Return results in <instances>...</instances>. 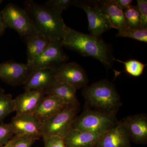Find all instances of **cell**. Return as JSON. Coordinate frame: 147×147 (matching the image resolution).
I'll return each mask as SVG.
<instances>
[{"label": "cell", "mask_w": 147, "mask_h": 147, "mask_svg": "<svg viewBox=\"0 0 147 147\" xmlns=\"http://www.w3.org/2000/svg\"><path fill=\"white\" fill-rule=\"evenodd\" d=\"M60 42L63 47L95 58L106 68H112L115 58L112 49L100 37L80 32L66 25Z\"/></svg>", "instance_id": "cell-1"}, {"label": "cell", "mask_w": 147, "mask_h": 147, "mask_svg": "<svg viewBox=\"0 0 147 147\" xmlns=\"http://www.w3.org/2000/svg\"><path fill=\"white\" fill-rule=\"evenodd\" d=\"M24 5L38 34L51 42L61 41L66 26L62 14L31 0L26 1Z\"/></svg>", "instance_id": "cell-2"}, {"label": "cell", "mask_w": 147, "mask_h": 147, "mask_svg": "<svg viewBox=\"0 0 147 147\" xmlns=\"http://www.w3.org/2000/svg\"><path fill=\"white\" fill-rule=\"evenodd\" d=\"M82 94L85 106L101 113L117 115L122 105L115 85L105 79L84 87Z\"/></svg>", "instance_id": "cell-3"}, {"label": "cell", "mask_w": 147, "mask_h": 147, "mask_svg": "<svg viewBox=\"0 0 147 147\" xmlns=\"http://www.w3.org/2000/svg\"><path fill=\"white\" fill-rule=\"evenodd\" d=\"M119 122L117 115L95 111L84 105L82 114L77 116L74 121L71 129H79L102 135L117 126Z\"/></svg>", "instance_id": "cell-4"}, {"label": "cell", "mask_w": 147, "mask_h": 147, "mask_svg": "<svg viewBox=\"0 0 147 147\" xmlns=\"http://www.w3.org/2000/svg\"><path fill=\"white\" fill-rule=\"evenodd\" d=\"M80 110V103L66 106L53 117L41 124L42 137L59 136L64 138Z\"/></svg>", "instance_id": "cell-5"}, {"label": "cell", "mask_w": 147, "mask_h": 147, "mask_svg": "<svg viewBox=\"0 0 147 147\" xmlns=\"http://www.w3.org/2000/svg\"><path fill=\"white\" fill-rule=\"evenodd\" d=\"M1 11L7 28L13 29L24 38L39 34L25 8L9 3Z\"/></svg>", "instance_id": "cell-6"}, {"label": "cell", "mask_w": 147, "mask_h": 147, "mask_svg": "<svg viewBox=\"0 0 147 147\" xmlns=\"http://www.w3.org/2000/svg\"><path fill=\"white\" fill-rule=\"evenodd\" d=\"M73 5L86 13L89 31L92 35L100 37L103 33L113 28L100 1L74 0Z\"/></svg>", "instance_id": "cell-7"}, {"label": "cell", "mask_w": 147, "mask_h": 147, "mask_svg": "<svg viewBox=\"0 0 147 147\" xmlns=\"http://www.w3.org/2000/svg\"><path fill=\"white\" fill-rule=\"evenodd\" d=\"M55 77L57 82L69 84L77 90L86 86L89 82L85 69L74 62L66 63L56 69Z\"/></svg>", "instance_id": "cell-8"}, {"label": "cell", "mask_w": 147, "mask_h": 147, "mask_svg": "<svg viewBox=\"0 0 147 147\" xmlns=\"http://www.w3.org/2000/svg\"><path fill=\"white\" fill-rule=\"evenodd\" d=\"M33 70L29 64L7 61L0 63V79L12 86L24 85Z\"/></svg>", "instance_id": "cell-9"}, {"label": "cell", "mask_w": 147, "mask_h": 147, "mask_svg": "<svg viewBox=\"0 0 147 147\" xmlns=\"http://www.w3.org/2000/svg\"><path fill=\"white\" fill-rule=\"evenodd\" d=\"M63 47L60 41L52 42L41 55L29 64L33 70L39 69H56L66 63L68 59Z\"/></svg>", "instance_id": "cell-10"}, {"label": "cell", "mask_w": 147, "mask_h": 147, "mask_svg": "<svg viewBox=\"0 0 147 147\" xmlns=\"http://www.w3.org/2000/svg\"><path fill=\"white\" fill-rule=\"evenodd\" d=\"M9 124L16 137L36 141L42 137L41 124L32 114L16 115Z\"/></svg>", "instance_id": "cell-11"}, {"label": "cell", "mask_w": 147, "mask_h": 147, "mask_svg": "<svg viewBox=\"0 0 147 147\" xmlns=\"http://www.w3.org/2000/svg\"><path fill=\"white\" fill-rule=\"evenodd\" d=\"M120 123L126 129L131 141L137 144H146L147 116L146 114L127 116Z\"/></svg>", "instance_id": "cell-12"}, {"label": "cell", "mask_w": 147, "mask_h": 147, "mask_svg": "<svg viewBox=\"0 0 147 147\" xmlns=\"http://www.w3.org/2000/svg\"><path fill=\"white\" fill-rule=\"evenodd\" d=\"M46 95L45 90L25 91L14 98L16 115L32 114Z\"/></svg>", "instance_id": "cell-13"}, {"label": "cell", "mask_w": 147, "mask_h": 147, "mask_svg": "<svg viewBox=\"0 0 147 147\" xmlns=\"http://www.w3.org/2000/svg\"><path fill=\"white\" fill-rule=\"evenodd\" d=\"M67 105L61 99L57 96L46 94L32 114L42 124L53 117Z\"/></svg>", "instance_id": "cell-14"}, {"label": "cell", "mask_w": 147, "mask_h": 147, "mask_svg": "<svg viewBox=\"0 0 147 147\" xmlns=\"http://www.w3.org/2000/svg\"><path fill=\"white\" fill-rule=\"evenodd\" d=\"M131 140L126 129L119 123L117 126L103 134L95 147H130Z\"/></svg>", "instance_id": "cell-15"}, {"label": "cell", "mask_w": 147, "mask_h": 147, "mask_svg": "<svg viewBox=\"0 0 147 147\" xmlns=\"http://www.w3.org/2000/svg\"><path fill=\"white\" fill-rule=\"evenodd\" d=\"M100 2L112 28L118 31L117 36L120 37L129 28L125 17L123 11L119 8L115 0H103L100 1Z\"/></svg>", "instance_id": "cell-16"}, {"label": "cell", "mask_w": 147, "mask_h": 147, "mask_svg": "<svg viewBox=\"0 0 147 147\" xmlns=\"http://www.w3.org/2000/svg\"><path fill=\"white\" fill-rule=\"evenodd\" d=\"M55 69H34L26 84L25 91L46 90L57 82L55 77Z\"/></svg>", "instance_id": "cell-17"}, {"label": "cell", "mask_w": 147, "mask_h": 147, "mask_svg": "<svg viewBox=\"0 0 147 147\" xmlns=\"http://www.w3.org/2000/svg\"><path fill=\"white\" fill-rule=\"evenodd\" d=\"M102 135L79 129H71L64 139L66 147H95Z\"/></svg>", "instance_id": "cell-18"}, {"label": "cell", "mask_w": 147, "mask_h": 147, "mask_svg": "<svg viewBox=\"0 0 147 147\" xmlns=\"http://www.w3.org/2000/svg\"><path fill=\"white\" fill-rule=\"evenodd\" d=\"M27 45V62L31 63L49 47L51 42L40 34L29 36L25 38Z\"/></svg>", "instance_id": "cell-19"}, {"label": "cell", "mask_w": 147, "mask_h": 147, "mask_svg": "<svg viewBox=\"0 0 147 147\" xmlns=\"http://www.w3.org/2000/svg\"><path fill=\"white\" fill-rule=\"evenodd\" d=\"M77 90L69 84L57 82L45 90V93L46 94L55 96L60 98L68 105L79 102L76 95Z\"/></svg>", "instance_id": "cell-20"}, {"label": "cell", "mask_w": 147, "mask_h": 147, "mask_svg": "<svg viewBox=\"0 0 147 147\" xmlns=\"http://www.w3.org/2000/svg\"><path fill=\"white\" fill-rule=\"evenodd\" d=\"M15 112V104L13 96L0 88V123H2L5 118Z\"/></svg>", "instance_id": "cell-21"}, {"label": "cell", "mask_w": 147, "mask_h": 147, "mask_svg": "<svg viewBox=\"0 0 147 147\" xmlns=\"http://www.w3.org/2000/svg\"><path fill=\"white\" fill-rule=\"evenodd\" d=\"M114 61L123 63L127 73L133 77H139L143 74L146 65L144 64L137 60L131 59L122 61L114 58Z\"/></svg>", "instance_id": "cell-22"}, {"label": "cell", "mask_w": 147, "mask_h": 147, "mask_svg": "<svg viewBox=\"0 0 147 147\" xmlns=\"http://www.w3.org/2000/svg\"><path fill=\"white\" fill-rule=\"evenodd\" d=\"M128 26L130 28H140V15L137 5H133L123 11Z\"/></svg>", "instance_id": "cell-23"}, {"label": "cell", "mask_w": 147, "mask_h": 147, "mask_svg": "<svg viewBox=\"0 0 147 147\" xmlns=\"http://www.w3.org/2000/svg\"><path fill=\"white\" fill-rule=\"evenodd\" d=\"M120 37L129 38L141 42H147V28H129Z\"/></svg>", "instance_id": "cell-24"}, {"label": "cell", "mask_w": 147, "mask_h": 147, "mask_svg": "<svg viewBox=\"0 0 147 147\" xmlns=\"http://www.w3.org/2000/svg\"><path fill=\"white\" fill-rule=\"evenodd\" d=\"M74 0H49L45 5L51 10L62 14L63 10L73 5Z\"/></svg>", "instance_id": "cell-25"}, {"label": "cell", "mask_w": 147, "mask_h": 147, "mask_svg": "<svg viewBox=\"0 0 147 147\" xmlns=\"http://www.w3.org/2000/svg\"><path fill=\"white\" fill-rule=\"evenodd\" d=\"M14 136L9 123L0 124V146H3L7 144Z\"/></svg>", "instance_id": "cell-26"}, {"label": "cell", "mask_w": 147, "mask_h": 147, "mask_svg": "<svg viewBox=\"0 0 147 147\" xmlns=\"http://www.w3.org/2000/svg\"><path fill=\"white\" fill-rule=\"evenodd\" d=\"M137 6L140 15V27L147 28V1L137 0Z\"/></svg>", "instance_id": "cell-27"}, {"label": "cell", "mask_w": 147, "mask_h": 147, "mask_svg": "<svg viewBox=\"0 0 147 147\" xmlns=\"http://www.w3.org/2000/svg\"><path fill=\"white\" fill-rule=\"evenodd\" d=\"M45 147H66L64 138L59 136L43 137Z\"/></svg>", "instance_id": "cell-28"}, {"label": "cell", "mask_w": 147, "mask_h": 147, "mask_svg": "<svg viewBox=\"0 0 147 147\" xmlns=\"http://www.w3.org/2000/svg\"><path fill=\"white\" fill-rule=\"evenodd\" d=\"M35 142L33 139L17 137L10 147H31Z\"/></svg>", "instance_id": "cell-29"}, {"label": "cell", "mask_w": 147, "mask_h": 147, "mask_svg": "<svg viewBox=\"0 0 147 147\" xmlns=\"http://www.w3.org/2000/svg\"><path fill=\"white\" fill-rule=\"evenodd\" d=\"M117 5L121 10L124 11L132 5V0H115Z\"/></svg>", "instance_id": "cell-30"}, {"label": "cell", "mask_w": 147, "mask_h": 147, "mask_svg": "<svg viewBox=\"0 0 147 147\" xmlns=\"http://www.w3.org/2000/svg\"><path fill=\"white\" fill-rule=\"evenodd\" d=\"M3 20L2 16L1 11H0V36L3 34L5 32L6 29L7 28Z\"/></svg>", "instance_id": "cell-31"}, {"label": "cell", "mask_w": 147, "mask_h": 147, "mask_svg": "<svg viewBox=\"0 0 147 147\" xmlns=\"http://www.w3.org/2000/svg\"><path fill=\"white\" fill-rule=\"evenodd\" d=\"M16 138H17V137L14 136V137H13V138L11 139V140L10 142H9L7 144L5 145V146H3L2 147H10L11 146L12 144H13L14 141H15V140H16Z\"/></svg>", "instance_id": "cell-32"}, {"label": "cell", "mask_w": 147, "mask_h": 147, "mask_svg": "<svg viewBox=\"0 0 147 147\" xmlns=\"http://www.w3.org/2000/svg\"><path fill=\"white\" fill-rule=\"evenodd\" d=\"M3 2V1L2 0H0V4H1V3H2Z\"/></svg>", "instance_id": "cell-33"}, {"label": "cell", "mask_w": 147, "mask_h": 147, "mask_svg": "<svg viewBox=\"0 0 147 147\" xmlns=\"http://www.w3.org/2000/svg\"><path fill=\"white\" fill-rule=\"evenodd\" d=\"M3 146H0V147H2Z\"/></svg>", "instance_id": "cell-34"}]
</instances>
